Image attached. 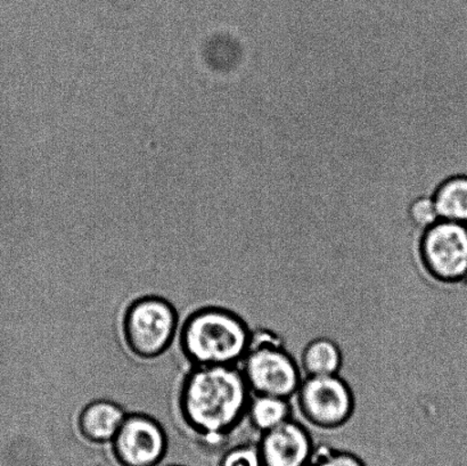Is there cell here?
I'll return each mask as SVG.
<instances>
[{"mask_svg":"<svg viewBox=\"0 0 467 466\" xmlns=\"http://www.w3.org/2000/svg\"><path fill=\"white\" fill-rule=\"evenodd\" d=\"M414 246L431 280L446 286L467 282V223L439 219L416 235Z\"/></svg>","mask_w":467,"mask_h":466,"instance_id":"cell-4","label":"cell"},{"mask_svg":"<svg viewBox=\"0 0 467 466\" xmlns=\"http://www.w3.org/2000/svg\"><path fill=\"white\" fill-rule=\"evenodd\" d=\"M238 367L252 395L291 399L302 382L300 364L284 342L269 331L254 332L249 350Z\"/></svg>","mask_w":467,"mask_h":466,"instance_id":"cell-3","label":"cell"},{"mask_svg":"<svg viewBox=\"0 0 467 466\" xmlns=\"http://www.w3.org/2000/svg\"><path fill=\"white\" fill-rule=\"evenodd\" d=\"M342 365L340 346L329 337H315L301 351L300 368L304 377L337 376Z\"/></svg>","mask_w":467,"mask_h":466,"instance_id":"cell-10","label":"cell"},{"mask_svg":"<svg viewBox=\"0 0 467 466\" xmlns=\"http://www.w3.org/2000/svg\"><path fill=\"white\" fill-rule=\"evenodd\" d=\"M254 331L233 310L204 307L182 324V354L193 367H238L249 350Z\"/></svg>","mask_w":467,"mask_h":466,"instance_id":"cell-2","label":"cell"},{"mask_svg":"<svg viewBox=\"0 0 467 466\" xmlns=\"http://www.w3.org/2000/svg\"><path fill=\"white\" fill-rule=\"evenodd\" d=\"M111 444L114 458L122 466H158L168 450L161 424L144 414H127Z\"/></svg>","mask_w":467,"mask_h":466,"instance_id":"cell-7","label":"cell"},{"mask_svg":"<svg viewBox=\"0 0 467 466\" xmlns=\"http://www.w3.org/2000/svg\"><path fill=\"white\" fill-rule=\"evenodd\" d=\"M126 417L120 405L109 400H95L81 410L78 427L85 440L105 444L113 440Z\"/></svg>","mask_w":467,"mask_h":466,"instance_id":"cell-9","label":"cell"},{"mask_svg":"<svg viewBox=\"0 0 467 466\" xmlns=\"http://www.w3.org/2000/svg\"><path fill=\"white\" fill-rule=\"evenodd\" d=\"M439 218L467 223V177L450 178L433 196Z\"/></svg>","mask_w":467,"mask_h":466,"instance_id":"cell-12","label":"cell"},{"mask_svg":"<svg viewBox=\"0 0 467 466\" xmlns=\"http://www.w3.org/2000/svg\"><path fill=\"white\" fill-rule=\"evenodd\" d=\"M258 447L264 466H308L316 449L308 429L293 419L261 433Z\"/></svg>","mask_w":467,"mask_h":466,"instance_id":"cell-8","label":"cell"},{"mask_svg":"<svg viewBox=\"0 0 467 466\" xmlns=\"http://www.w3.org/2000/svg\"><path fill=\"white\" fill-rule=\"evenodd\" d=\"M308 466H310V465H308Z\"/></svg>","mask_w":467,"mask_h":466,"instance_id":"cell-16","label":"cell"},{"mask_svg":"<svg viewBox=\"0 0 467 466\" xmlns=\"http://www.w3.org/2000/svg\"><path fill=\"white\" fill-rule=\"evenodd\" d=\"M296 399L301 417L319 430H337L346 426L356 409L354 391L340 374L304 377Z\"/></svg>","mask_w":467,"mask_h":466,"instance_id":"cell-6","label":"cell"},{"mask_svg":"<svg viewBox=\"0 0 467 466\" xmlns=\"http://www.w3.org/2000/svg\"><path fill=\"white\" fill-rule=\"evenodd\" d=\"M246 419L260 435L272 430L292 419L291 399L277 396L252 395Z\"/></svg>","mask_w":467,"mask_h":466,"instance_id":"cell-11","label":"cell"},{"mask_svg":"<svg viewBox=\"0 0 467 466\" xmlns=\"http://www.w3.org/2000/svg\"><path fill=\"white\" fill-rule=\"evenodd\" d=\"M251 397L240 368L194 367L182 382V417L207 449H222L246 419Z\"/></svg>","mask_w":467,"mask_h":466,"instance_id":"cell-1","label":"cell"},{"mask_svg":"<svg viewBox=\"0 0 467 466\" xmlns=\"http://www.w3.org/2000/svg\"><path fill=\"white\" fill-rule=\"evenodd\" d=\"M219 466H264L263 459L256 444H241L223 453Z\"/></svg>","mask_w":467,"mask_h":466,"instance_id":"cell-15","label":"cell"},{"mask_svg":"<svg viewBox=\"0 0 467 466\" xmlns=\"http://www.w3.org/2000/svg\"><path fill=\"white\" fill-rule=\"evenodd\" d=\"M180 317L171 303L158 295L143 296L127 308L122 330L128 348L137 357L154 359L171 348Z\"/></svg>","mask_w":467,"mask_h":466,"instance_id":"cell-5","label":"cell"},{"mask_svg":"<svg viewBox=\"0 0 467 466\" xmlns=\"http://www.w3.org/2000/svg\"><path fill=\"white\" fill-rule=\"evenodd\" d=\"M310 466H366L363 459L349 450L317 449L316 447Z\"/></svg>","mask_w":467,"mask_h":466,"instance_id":"cell-14","label":"cell"},{"mask_svg":"<svg viewBox=\"0 0 467 466\" xmlns=\"http://www.w3.org/2000/svg\"><path fill=\"white\" fill-rule=\"evenodd\" d=\"M409 218L416 231L422 232L431 227L439 219V214L432 196H420L410 203Z\"/></svg>","mask_w":467,"mask_h":466,"instance_id":"cell-13","label":"cell"}]
</instances>
